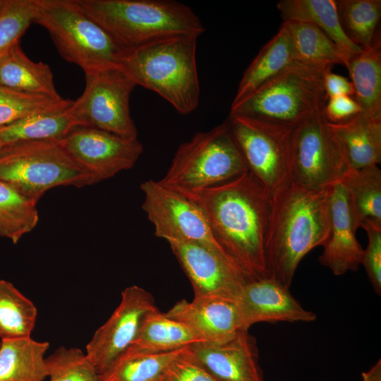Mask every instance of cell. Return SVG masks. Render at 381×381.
I'll return each instance as SVG.
<instances>
[{
  "label": "cell",
  "instance_id": "1",
  "mask_svg": "<svg viewBox=\"0 0 381 381\" xmlns=\"http://www.w3.org/2000/svg\"><path fill=\"white\" fill-rule=\"evenodd\" d=\"M176 191L200 207L217 242L248 280L269 277L265 247L272 193L252 173L203 189Z\"/></svg>",
  "mask_w": 381,
  "mask_h": 381
},
{
  "label": "cell",
  "instance_id": "2",
  "mask_svg": "<svg viewBox=\"0 0 381 381\" xmlns=\"http://www.w3.org/2000/svg\"><path fill=\"white\" fill-rule=\"evenodd\" d=\"M328 187L313 189L291 181L272 193L266 267L269 277L289 289L302 258L328 236Z\"/></svg>",
  "mask_w": 381,
  "mask_h": 381
},
{
  "label": "cell",
  "instance_id": "3",
  "mask_svg": "<svg viewBox=\"0 0 381 381\" xmlns=\"http://www.w3.org/2000/svg\"><path fill=\"white\" fill-rule=\"evenodd\" d=\"M128 49L175 37H199L205 28L196 13L174 0H74Z\"/></svg>",
  "mask_w": 381,
  "mask_h": 381
},
{
  "label": "cell",
  "instance_id": "4",
  "mask_svg": "<svg viewBox=\"0 0 381 381\" xmlns=\"http://www.w3.org/2000/svg\"><path fill=\"white\" fill-rule=\"evenodd\" d=\"M197 37L167 38L128 49L120 69L137 85L158 94L180 114L199 104Z\"/></svg>",
  "mask_w": 381,
  "mask_h": 381
},
{
  "label": "cell",
  "instance_id": "5",
  "mask_svg": "<svg viewBox=\"0 0 381 381\" xmlns=\"http://www.w3.org/2000/svg\"><path fill=\"white\" fill-rule=\"evenodd\" d=\"M331 68L296 61L232 102L229 114L291 130L323 109L327 101L324 77Z\"/></svg>",
  "mask_w": 381,
  "mask_h": 381
},
{
  "label": "cell",
  "instance_id": "6",
  "mask_svg": "<svg viewBox=\"0 0 381 381\" xmlns=\"http://www.w3.org/2000/svg\"><path fill=\"white\" fill-rule=\"evenodd\" d=\"M34 23L47 30L60 55L85 74L120 68L128 50L74 0H37Z\"/></svg>",
  "mask_w": 381,
  "mask_h": 381
},
{
  "label": "cell",
  "instance_id": "7",
  "mask_svg": "<svg viewBox=\"0 0 381 381\" xmlns=\"http://www.w3.org/2000/svg\"><path fill=\"white\" fill-rule=\"evenodd\" d=\"M0 181L38 202L57 186L94 184L92 176L64 148L61 140L20 142L0 150Z\"/></svg>",
  "mask_w": 381,
  "mask_h": 381
},
{
  "label": "cell",
  "instance_id": "8",
  "mask_svg": "<svg viewBox=\"0 0 381 381\" xmlns=\"http://www.w3.org/2000/svg\"><path fill=\"white\" fill-rule=\"evenodd\" d=\"M248 171L227 121L180 144L159 181L176 190L209 188Z\"/></svg>",
  "mask_w": 381,
  "mask_h": 381
},
{
  "label": "cell",
  "instance_id": "9",
  "mask_svg": "<svg viewBox=\"0 0 381 381\" xmlns=\"http://www.w3.org/2000/svg\"><path fill=\"white\" fill-rule=\"evenodd\" d=\"M85 75L84 91L68 109L78 126L138 138L129 104L135 83L120 68Z\"/></svg>",
  "mask_w": 381,
  "mask_h": 381
},
{
  "label": "cell",
  "instance_id": "10",
  "mask_svg": "<svg viewBox=\"0 0 381 381\" xmlns=\"http://www.w3.org/2000/svg\"><path fill=\"white\" fill-rule=\"evenodd\" d=\"M322 110L298 123L290 134L291 180L313 189L340 181L347 170Z\"/></svg>",
  "mask_w": 381,
  "mask_h": 381
},
{
  "label": "cell",
  "instance_id": "11",
  "mask_svg": "<svg viewBox=\"0 0 381 381\" xmlns=\"http://www.w3.org/2000/svg\"><path fill=\"white\" fill-rule=\"evenodd\" d=\"M140 187L144 195L142 208L152 224L157 237L167 242L197 243L229 258L197 205L159 181L150 179Z\"/></svg>",
  "mask_w": 381,
  "mask_h": 381
},
{
  "label": "cell",
  "instance_id": "12",
  "mask_svg": "<svg viewBox=\"0 0 381 381\" xmlns=\"http://www.w3.org/2000/svg\"><path fill=\"white\" fill-rule=\"evenodd\" d=\"M227 123L248 171L271 193L291 181V130L229 115Z\"/></svg>",
  "mask_w": 381,
  "mask_h": 381
},
{
  "label": "cell",
  "instance_id": "13",
  "mask_svg": "<svg viewBox=\"0 0 381 381\" xmlns=\"http://www.w3.org/2000/svg\"><path fill=\"white\" fill-rule=\"evenodd\" d=\"M61 142L71 157L90 174L94 184L130 169L143 152L138 138L88 126H76Z\"/></svg>",
  "mask_w": 381,
  "mask_h": 381
},
{
  "label": "cell",
  "instance_id": "14",
  "mask_svg": "<svg viewBox=\"0 0 381 381\" xmlns=\"http://www.w3.org/2000/svg\"><path fill=\"white\" fill-rule=\"evenodd\" d=\"M157 309L152 295L142 287L133 285L121 292L119 306L86 346L99 375L131 346L145 317Z\"/></svg>",
  "mask_w": 381,
  "mask_h": 381
},
{
  "label": "cell",
  "instance_id": "15",
  "mask_svg": "<svg viewBox=\"0 0 381 381\" xmlns=\"http://www.w3.org/2000/svg\"><path fill=\"white\" fill-rule=\"evenodd\" d=\"M190 280L194 298L235 301L250 281L226 256L189 241L168 242Z\"/></svg>",
  "mask_w": 381,
  "mask_h": 381
},
{
  "label": "cell",
  "instance_id": "16",
  "mask_svg": "<svg viewBox=\"0 0 381 381\" xmlns=\"http://www.w3.org/2000/svg\"><path fill=\"white\" fill-rule=\"evenodd\" d=\"M236 303L243 330L258 322H308L316 319V315L305 309L289 288L270 277L247 282Z\"/></svg>",
  "mask_w": 381,
  "mask_h": 381
},
{
  "label": "cell",
  "instance_id": "17",
  "mask_svg": "<svg viewBox=\"0 0 381 381\" xmlns=\"http://www.w3.org/2000/svg\"><path fill=\"white\" fill-rule=\"evenodd\" d=\"M329 227L319 257L320 264L337 276L356 271L361 265L363 248L358 241V229L349 193L340 180L328 187Z\"/></svg>",
  "mask_w": 381,
  "mask_h": 381
},
{
  "label": "cell",
  "instance_id": "18",
  "mask_svg": "<svg viewBox=\"0 0 381 381\" xmlns=\"http://www.w3.org/2000/svg\"><path fill=\"white\" fill-rule=\"evenodd\" d=\"M197 359L221 381H265L255 339L241 330L221 343H195L190 346Z\"/></svg>",
  "mask_w": 381,
  "mask_h": 381
},
{
  "label": "cell",
  "instance_id": "19",
  "mask_svg": "<svg viewBox=\"0 0 381 381\" xmlns=\"http://www.w3.org/2000/svg\"><path fill=\"white\" fill-rule=\"evenodd\" d=\"M165 313L185 324L203 342H226L243 330L238 308L232 300L183 299Z\"/></svg>",
  "mask_w": 381,
  "mask_h": 381
},
{
  "label": "cell",
  "instance_id": "20",
  "mask_svg": "<svg viewBox=\"0 0 381 381\" xmlns=\"http://www.w3.org/2000/svg\"><path fill=\"white\" fill-rule=\"evenodd\" d=\"M327 125L347 169H358L380 163L381 118L360 113L342 123L327 121Z\"/></svg>",
  "mask_w": 381,
  "mask_h": 381
},
{
  "label": "cell",
  "instance_id": "21",
  "mask_svg": "<svg viewBox=\"0 0 381 381\" xmlns=\"http://www.w3.org/2000/svg\"><path fill=\"white\" fill-rule=\"evenodd\" d=\"M0 87L28 95L61 98L49 65L32 61L20 43L0 58Z\"/></svg>",
  "mask_w": 381,
  "mask_h": 381
},
{
  "label": "cell",
  "instance_id": "22",
  "mask_svg": "<svg viewBox=\"0 0 381 381\" xmlns=\"http://www.w3.org/2000/svg\"><path fill=\"white\" fill-rule=\"evenodd\" d=\"M277 7L284 21L309 23L322 30L338 46L347 62L362 51L344 33L335 0H281Z\"/></svg>",
  "mask_w": 381,
  "mask_h": 381
},
{
  "label": "cell",
  "instance_id": "23",
  "mask_svg": "<svg viewBox=\"0 0 381 381\" xmlns=\"http://www.w3.org/2000/svg\"><path fill=\"white\" fill-rule=\"evenodd\" d=\"M296 61L291 37L282 23L243 73L232 102L241 99Z\"/></svg>",
  "mask_w": 381,
  "mask_h": 381
},
{
  "label": "cell",
  "instance_id": "24",
  "mask_svg": "<svg viewBox=\"0 0 381 381\" xmlns=\"http://www.w3.org/2000/svg\"><path fill=\"white\" fill-rule=\"evenodd\" d=\"M47 341L30 337L1 340L0 381H43L47 377Z\"/></svg>",
  "mask_w": 381,
  "mask_h": 381
},
{
  "label": "cell",
  "instance_id": "25",
  "mask_svg": "<svg viewBox=\"0 0 381 381\" xmlns=\"http://www.w3.org/2000/svg\"><path fill=\"white\" fill-rule=\"evenodd\" d=\"M200 342L203 341L185 324L157 309L145 317L137 337L126 351L158 353L176 351Z\"/></svg>",
  "mask_w": 381,
  "mask_h": 381
},
{
  "label": "cell",
  "instance_id": "26",
  "mask_svg": "<svg viewBox=\"0 0 381 381\" xmlns=\"http://www.w3.org/2000/svg\"><path fill=\"white\" fill-rule=\"evenodd\" d=\"M341 181L347 189L357 229H381V171L377 165L347 169Z\"/></svg>",
  "mask_w": 381,
  "mask_h": 381
},
{
  "label": "cell",
  "instance_id": "27",
  "mask_svg": "<svg viewBox=\"0 0 381 381\" xmlns=\"http://www.w3.org/2000/svg\"><path fill=\"white\" fill-rule=\"evenodd\" d=\"M346 67L361 113L381 118V40L351 57Z\"/></svg>",
  "mask_w": 381,
  "mask_h": 381
},
{
  "label": "cell",
  "instance_id": "28",
  "mask_svg": "<svg viewBox=\"0 0 381 381\" xmlns=\"http://www.w3.org/2000/svg\"><path fill=\"white\" fill-rule=\"evenodd\" d=\"M78 126L68 109L56 113L30 115L0 127L3 145L30 141L59 140Z\"/></svg>",
  "mask_w": 381,
  "mask_h": 381
},
{
  "label": "cell",
  "instance_id": "29",
  "mask_svg": "<svg viewBox=\"0 0 381 381\" xmlns=\"http://www.w3.org/2000/svg\"><path fill=\"white\" fill-rule=\"evenodd\" d=\"M293 44L296 61L332 67L346 66L347 58L338 46L319 28L301 21H284Z\"/></svg>",
  "mask_w": 381,
  "mask_h": 381
},
{
  "label": "cell",
  "instance_id": "30",
  "mask_svg": "<svg viewBox=\"0 0 381 381\" xmlns=\"http://www.w3.org/2000/svg\"><path fill=\"white\" fill-rule=\"evenodd\" d=\"M341 28L349 40L361 49L381 40L380 0H335Z\"/></svg>",
  "mask_w": 381,
  "mask_h": 381
},
{
  "label": "cell",
  "instance_id": "31",
  "mask_svg": "<svg viewBox=\"0 0 381 381\" xmlns=\"http://www.w3.org/2000/svg\"><path fill=\"white\" fill-rule=\"evenodd\" d=\"M37 202L0 181V237L16 244L39 222Z\"/></svg>",
  "mask_w": 381,
  "mask_h": 381
},
{
  "label": "cell",
  "instance_id": "32",
  "mask_svg": "<svg viewBox=\"0 0 381 381\" xmlns=\"http://www.w3.org/2000/svg\"><path fill=\"white\" fill-rule=\"evenodd\" d=\"M37 309L10 282L0 279L1 340L31 337L35 326Z\"/></svg>",
  "mask_w": 381,
  "mask_h": 381
},
{
  "label": "cell",
  "instance_id": "33",
  "mask_svg": "<svg viewBox=\"0 0 381 381\" xmlns=\"http://www.w3.org/2000/svg\"><path fill=\"white\" fill-rule=\"evenodd\" d=\"M187 347L158 353L126 351L99 375L100 381H158L169 364Z\"/></svg>",
  "mask_w": 381,
  "mask_h": 381
},
{
  "label": "cell",
  "instance_id": "34",
  "mask_svg": "<svg viewBox=\"0 0 381 381\" xmlns=\"http://www.w3.org/2000/svg\"><path fill=\"white\" fill-rule=\"evenodd\" d=\"M73 100L28 95L0 87V127L30 115L61 112Z\"/></svg>",
  "mask_w": 381,
  "mask_h": 381
},
{
  "label": "cell",
  "instance_id": "35",
  "mask_svg": "<svg viewBox=\"0 0 381 381\" xmlns=\"http://www.w3.org/2000/svg\"><path fill=\"white\" fill-rule=\"evenodd\" d=\"M46 363L49 381H100L96 368L78 348L60 347Z\"/></svg>",
  "mask_w": 381,
  "mask_h": 381
},
{
  "label": "cell",
  "instance_id": "36",
  "mask_svg": "<svg viewBox=\"0 0 381 381\" xmlns=\"http://www.w3.org/2000/svg\"><path fill=\"white\" fill-rule=\"evenodd\" d=\"M37 13V0H7L0 15V58L16 44Z\"/></svg>",
  "mask_w": 381,
  "mask_h": 381
},
{
  "label": "cell",
  "instance_id": "37",
  "mask_svg": "<svg viewBox=\"0 0 381 381\" xmlns=\"http://www.w3.org/2000/svg\"><path fill=\"white\" fill-rule=\"evenodd\" d=\"M190 346L169 364L158 381H221L197 359Z\"/></svg>",
  "mask_w": 381,
  "mask_h": 381
},
{
  "label": "cell",
  "instance_id": "38",
  "mask_svg": "<svg viewBox=\"0 0 381 381\" xmlns=\"http://www.w3.org/2000/svg\"><path fill=\"white\" fill-rule=\"evenodd\" d=\"M368 236V246L363 249L361 264L369 281L378 295L381 294V229L368 227L364 229Z\"/></svg>",
  "mask_w": 381,
  "mask_h": 381
},
{
  "label": "cell",
  "instance_id": "39",
  "mask_svg": "<svg viewBox=\"0 0 381 381\" xmlns=\"http://www.w3.org/2000/svg\"><path fill=\"white\" fill-rule=\"evenodd\" d=\"M322 113L329 123H339L361 113V109L353 97L341 95L327 99Z\"/></svg>",
  "mask_w": 381,
  "mask_h": 381
},
{
  "label": "cell",
  "instance_id": "40",
  "mask_svg": "<svg viewBox=\"0 0 381 381\" xmlns=\"http://www.w3.org/2000/svg\"><path fill=\"white\" fill-rule=\"evenodd\" d=\"M324 90L327 99L348 95L353 97L354 89L348 78L328 70L324 77Z\"/></svg>",
  "mask_w": 381,
  "mask_h": 381
},
{
  "label": "cell",
  "instance_id": "41",
  "mask_svg": "<svg viewBox=\"0 0 381 381\" xmlns=\"http://www.w3.org/2000/svg\"><path fill=\"white\" fill-rule=\"evenodd\" d=\"M363 381H381L380 359L367 372L362 373Z\"/></svg>",
  "mask_w": 381,
  "mask_h": 381
},
{
  "label": "cell",
  "instance_id": "42",
  "mask_svg": "<svg viewBox=\"0 0 381 381\" xmlns=\"http://www.w3.org/2000/svg\"><path fill=\"white\" fill-rule=\"evenodd\" d=\"M7 0H0V15L1 14Z\"/></svg>",
  "mask_w": 381,
  "mask_h": 381
},
{
  "label": "cell",
  "instance_id": "43",
  "mask_svg": "<svg viewBox=\"0 0 381 381\" xmlns=\"http://www.w3.org/2000/svg\"><path fill=\"white\" fill-rule=\"evenodd\" d=\"M2 147H3V144H2L1 141L0 140V150H1V148Z\"/></svg>",
  "mask_w": 381,
  "mask_h": 381
}]
</instances>
